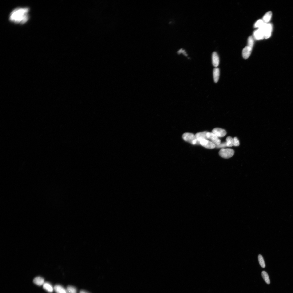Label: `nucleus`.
<instances>
[{
  "label": "nucleus",
  "mask_w": 293,
  "mask_h": 293,
  "mask_svg": "<svg viewBox=\"0 0 293 293\" xmlns=\"http://www.w3.org/2000/svg\"><path fill=\"white\" fill-rule=\"evenodd\" d=\"M227 146L229 147L233 146V138L231 136H229L226 139Z\"/></svg>",
  "instance_id": "obj_18"
},
{
  "label": "nucleus",
  "mask_w": 293,
  "mask_h": 293,
  "mask_svg": "<svg viewBox=\"0 0 293 293\" xmlns=\"http://www.w3.org/2000/svg\"><path fill=\"white\" fill-rule=\"evenodd\" d=\"M239 144V142L238 138L236 137L234 138H233V145L234 146H238Z\"/></svg>",
  "instance_id": "obj_23"
},
{
  "label": "nucleus",
  "mask_w": 293,
  "mask_h": 293,
  "mask_svg": "<svg viewBox=\"0 0 293 293\" xmlns=\"http://www.w3.org/2000/svg\"><path fill=\"white\" fill-rule=\"evenodd\" d=\"M265 23L262 19L259 20L255 23L254 27L255 28H260Z\"/></svg>",
  "instance_id": "obj_20"
},
{
  "label": "nucleus",
  "mask_w": 293,
  "mask_h": 293,
  "mask_svg": "<svg viewBox=\"0 0 293 293\" xmlns=\"http://www.w3.org/2000/svg\"><path fill=\"white\" fill-rule=\"evenodd\" d=\"M67 293H77V290L76 288L72 286H69L66 289Z\"/></svg>",
  "instance_id": "obj_19"
},
{
  "label": "nucleus",
  "mask_w": 293,
  "mask_h": 293,
  "mask_svg": "<svg viewBox=\"0 0 293 293\" xmlns=\"http://www.w3.org/2000/svg\"><path fill=\"white\" fill-rule=\"evenodd\" d=\"M258 260L260 266L263 268H265V264L263 257L262 255H259L258 256Z\"/></svg>",
  "instance_id": "obj_21"
},
{
  "label": "nucleus",
  "mask_w": 293,
  "mask_h": 293,
  "mask_svg": "<svg viewBox=\"0 0 293 293\" xmlns=\"http://www.w3.org/2000/svg\"><path fill=\"white\" fill-rule=\"evenodd\" d=\"M200 144L205 148L209 149H214L216 145L212 141L208 140L202 139L199 141Z\"/></svg>",
  "instance_id": "obj_5"
},
{
  "label": "nucleus",
  "mask_w": 293,
  "mask_h": 293,
  "mask_svg": "<svg viewBox=\"0 0 293 293\" xmlns=\"http://www.w3.org/2000/svg\"><path fill=\"white\" fill-rule=\"evenodd\" d=\"M54 290L56 293H67L66 289L60 285L55 286Z\"/></svg>",
  "instance_id": "obj_13"
},
{
  "label": "nucleus",
  "mask_w": 293,
  "mask_h": 293,
  "mask_svg": "<svg viewBox=\"0 0 293 293\" xmlns=\"http://www.w3.org/2000/svg\"><path fill=\"white\" fill-rule=\"evenodd\" d=\"M272 16V13L271 11L268 12L264 15L263 18V20L266 23H268L270 21Z\"/></svg>",
  "instance_id": "obj_16"
},
{
  "label": "nucleus",
  "mask_w": 293,
  "mask_h": 293,
  "mask_svg": "<svg viewBox=\"0 0 293 293\" xmlns=\"http://www.w3.org/2000/svg\"><path fill=\"white\" fill-rule=\"evenodd\" d=\"M79 293H89L88 292H86V291H85L84 290H81L80 291V292Z\"/></svg>",
  "instance_id": "obj_26"
},
{
  "label": "nucleus",
  "mask_w": 293,
  "mask_h": 293,
  "mask_svg": "<svg viewBox=\"0 0 293 293\" xmlns=\"http://www.w3.org/2000/svg\"><path fill=\"white\" fill-rule=\"evenodd\" d=\"M226 147H227L226 143L225 142L220 143L219 145H216V147H217V148H222V149H223Z\"/></svg>",
  "instance_id": "obj_24"
},
{
  "label": "nucleus",
  "mask_w": 293,
  "mask_h": 293,
  "mask_svg": "<svg viewBox=\"0 0 293 293\" xmlns=\"http://www.w3.org/2000/svg\"><path fill=\"white\" fill-rule=\"evenodd\" d=\"M183 139L186 142L193 145L200 144L199 142L197 139L196 136L191 133H184L182 135Z\"/></svg>",
  "instance_id": "obj_2"
},
{
  "label": "nucleus",
  "mask_w": 293,
  "mask_h": 293,
  "mask_svg": "<svg viewBox=\"0 0 293 293\" xmlns=\"http://www.w3.org/2000/svg\"></svg>",
  "instance_id": "obj_27"
},
{
  "label": "nucleus",
  "mask_w": 293,
  "mask_h": 293,
  "mask_svg": "<svg viewBox=\"0 0 293 293\" xmlns=\"http://www.w3.org/2000/svg\"><path fill=\"white\" fill-rule=\"evenodd\" d=\"M253 37L255 40H260L264 38V32L261 29L259 28L253 33Z\"/></svg>",
  "instance_id": "obj_8"
},
{
  "label": "nucleus",
  "mask_w": 293,
  "mask_h": 293,
  "mask_svg": "<svg viewBox=\"0 0 293 293\" xmlns=\"http://www.w3.org/2000/svg\"><path fill=\"white\" fill-rule=\"evenodd\" d=\"M29 8L28 7L16 8L11 13L10 20L15 24H24L29 19Z\"/></svg>",
  "instance_id": "obj_1"
},
{
  "label": "nucleus",
  "mask_w": 293,
  "mask_h": 293,
  "mask_svg": "<svg viewBox=\"0 0 293 293\" xmlns=\"http://www.w3.org/2000/svg\"><path fill=\"white\" fill-rule=\"evenodd\" d=\"M262 276L264 281H265L266 283L268 284H269L270 283V281L269 275H268L267 273L265 271H262Z\"/></svg>",
  "instance_id": "obj_17"
},
{
  "label": "nucleus",
  "mask_w": 293,
  "mask_h": 293,
  "mask_svg": "<svg viewBox=\"0 0 293 293\" xmlns=\"http://www.w3.org/2000/svg\"><path fill=\"white\" fill-rule=\"evenodd\" d=\"M208 140L214 143L216 145H219L221 143V140L217 136L212 132H208L207 134Z\"/></svg>",
  "instance_id": "obj_6"
},
{
  "label": "nucleus",
  "mask_w": 293,
  "mask_h": 293,
  "mask_svg": "<svg viewBox=\"0 0 293 293\" xmlns=\"http://www.w3.org/2000/svg\"><path fill=\"white\" fill-rule=\"evenodd\" d=\"M213 76L214 81L215 83H217L219 80L220 76V70L217 67L214 69L213 71Z\"/></svg>",
  "instance_id": "obj_14"
},
{
  "label": "nucleus",
  "mask_w": 293,
  "mask_h": 293,
  "mask_svg": "<svg viewBox=\"0 0 293 293\" xmlns=\"http://www.w3.org/2000/svg\"><path fill=\"white\" fill-rule=\"evenodd\" d=\"M178 53L179 54H181V53H182V54L184 55L185 56H187V54H186V53L185 52V51L184 50H183L182 49L179 50L178 51Z\"/></svg>",
  "instance_id": "obj_25"
},
{
  "label": "nucleus",
  "mask_w": 293,
  "mask_h": 293,
  "mask_svg": "<svg viewBox=\"0 0 293 293\" xmlns=\"http://www.w3.org/2000/svg\"><path fill=\"white\" fill-rule=\"evenodd\" d=\"M212 133L218 137H222L226 135L227 134L226 131L224 129L220 128H215L212 131Z\"/></svg>",
  "instance_id": "obj_7"
},
{
  "label": "nucleus",
  "mask_w": 293,
  "mask_h": 293,
  "mask_svg": "<svg viewBox=\"0 0 293 293\" xmlns=\"http://www.w3.org/2000/svg\"><path fill=\"white\" fill-rule=\"evenodd\" d=\"M208 132L207 131H204V132H198L197 133L195 134V136H196L197 139L199 142L200 140L202 139L208 140L207 136Z\"/></svg>",
  "instance_id": "obj_11"
},
{
  "label": "nucleus",
  "mask_w": 293,
  "mask_h": 293,
  "mask_svg": "<svg viewBox=\"0 0 293 293\" xmlns=\"http://www.w3.org/2000/svg\"><path fill=\"white\" fill-rule=\"evenodd\" d=\"M252 48L248 46H246L243 49L242 55L243 58L245 59H247L249 58L251 54Z\"/></svg>",
  "instance_id": "obj_9"
},
{
  "label": "nucleus",
  "mask_w": 293,
  "mask_h": 293,
  "mask_svg": "<svg viewBox=\"0 0 293 293\" xmlns=\"http://www.w3.org/2000/svg\"><path fill=\"white\" fill-rule=\"evenodd\" d=\"M234 151L231 149H221L219 151V155L225 159H229L234 155Z\"/></svg>",
  "instance_id": "obj_3"
},
{
  "label": "nucleus",
  "mask_w": 293,
  "mask_h": 293,
  "mask_svg": "<svg viewBox=\"0 0 293 293\" xmlns=\"http://www.w3.org/2000/svg\"><path fill=\"white\" fill-rule=\"evenodd\" d=\"M259 28L261 29L263 31L265 38L268 39L270 37L273 28L272 24L269 23H265L263 26Z\"/></svg>",
  "instance_id": "obj_4"
},
{
  "label": "nucleus",
  "mask_w": 293,
  "mask_h": 293,
  "mask_svg": "<svg viewBox=\"0 0 293 293\" xmlns=\"http://www.w3.org/2000/svg\"><path fill=\"white\" fill-rule=\"evenodd\" d=\"M212 61L213 65L215 67H217L219 64V56L216 52H213L212 55Z\"/></svg>",
  "instance_id": "obj_10"
},
{
  "label": "nucleus",
  "mask_w": 293,
  "mask_h": 293,
  "mask_svg": "<svg viewBox=\"0 0 293 293\" xmlns=\"http://www.w3.org/2000/svg\"><path fill=\"white\" fill-rule=\"evenodd\" d=\"M44 282L45 281L44 279L40 277H37L33 280V283L39 286L43 285L45 283Z\"/></svg>",
  "instance_id": "obj_12"
},
{
  "label": "nucleus",
  "mask_w": 293,
  "mask_h": 293,
  "mask_svg": "<svg viewBox=\"0 0 293 293\" xmlns=\"http://www.w3.org/2000/svg\"><path fill=\"white\" fill-rule=\"evenodd\" d=\"M254 44V41L253 37L250 36L249 37L248 40V46L253 49Z\"/></svg>",
  "instance_id": "obj_22"
},
{
  "label": "nucleus",
  "mask_w": 293,
  "mask_h": 293,
  "mask_svg": "<svg viewBox=\"0 0 293 293\" xmlns=\"http://www.w3.org/2000/svg\"><path fill=\"white\" fill-rule=\"evenodd\" d=\"M43 285V289L48 292L52 293L54 290V288L52 285L48 283H45Z\"/></svg>",
  "instance_id": "obj_15"
}]
</instances>
